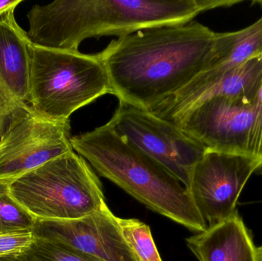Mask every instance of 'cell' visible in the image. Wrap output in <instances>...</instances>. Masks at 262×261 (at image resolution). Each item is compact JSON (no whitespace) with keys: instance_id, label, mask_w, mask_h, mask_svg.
<instances>
[{"instance_id":"cell-1","label":"cell","mask_w":262,"mask_h":261,"mask_svg":"<svg viewBox=\"0 0 262 261\" xmlns=\"http://www.w3.org/2000/svg\"><path fill=\"white\" fill-rule=\"evenodd\" d=\"M217 33L199 21L143 29L99 52L112 94L152 111L187 85L212 58Z\"/></svg>"},{"instance_id":"cell-2","label":"cell","mask_w":262,"mask_h":261,"mask_svg":"<svg viewBox=\"0 0 262 261\" xmlns=\"http://www.w3.org/2000/svg\"><path fill=\"white\" fill-rule=\"evenodd\" d=\"M242 0H57L35 5L28 12L32 45L78 51L84 40L143 29L177 26L199 14L229 7Z\"/></svg>"},{"instance_id":"cell-3","label":"cell","mask_w":262,"mask_h":261,"mask_svg":"<svg viewBox=\"0 0 262 261\" xmlns=\"http://www.w3.org/2000/svg\"><path fill=\"white\" fill-rule=\"evenodd\" d=\"M72 148L103 177L154 212L200 233L208 225L187 188L166 168L121 137L107 123L72 136Z\"/></svg>"},{"instance_id":"cell-4","label":"cell","mask_w":262,"mask_h":261,"mask_svg":"<svg viewBox=\"0 0 262 261\" xmlns=\"http://www.w3.org/2000/svg\"><path fill=\"white\" fill-rule=\"evenodd\" d=\"M107 93L112 94V84L99 53L31 44L29 101L38 114L69 121L72 113Z\"/></svg>"},{"instance_id":"cell-5","label":"cell","mask_w":262,"mask_h":261,"mask_svg":"<svg viewBox=\"0 0 262 261\" xmlns=\"http://www.w3.org/2000/svg\"><path fill=\"white\" fill-rule=\"evenodd\" d=\"M9 190L35 220L80 219L107 204L98 176L74 150L12 181Z\"/></svg>"},{"instance_id":"cell-6","label":"cell","mask_w":262,"mask_h":261,"mask_svg":"<svg viewBox=\"0 0 262 261\" xmlns=\"http://www.w3.org/2000/svg\"><path fill=\"white\" fill-rule=\"evenodd\" d=\"M176 126L206 150L262 159V87L252 94L204 101Z\"/></svg>"},{"instance_id":"cell-7","label":"cell","mask_w":262,"mask_h":261,"mask_svg":"<svg viewBox=\"0 0 262 261\" xmlns=\"http://www.w3.org/2000/svg\"><path fill=\"white\" fill-rule=\"evenodd\" d=\"M108 124L187 188L194 167L206 152L201 144L172 123L128 104L120 103Z\"/></svg>"},{"instance_id":"cell-8","label":"cell","mask_w":262,"mask_h":261,"mask_svg":"<svg viewBox=\"0 0 262 261\" xmlns=\"http://www.w3.org/2000/svg\"><path fill=\"white\" fill-rule=\"evenodd\" d=\"M69 121H53L31 107L0 138V182H11L73 151Z\"/></svg>"},{"instance_id":"cell-9","label":"cell","mask_w":262,"mask_h":261,"mask_svg":"<svg viewBox=\"0 0 262 261\" xmlns=\"http://www.w3.org/2000/svg\"><path fill=\"white\" fill-rule=\"evenodd\" d=\"M262 167V159L206 150L194 167L187 190L208 226L236 211L243 188Z\"/></svg>"},{"instance_id":"cell-10","label":"cell","mask_w":262,"mask_h":261,"mask_svg":"<svg viewBox=\"0 0 262 261\" xmlns=\"http://www.w3.org/2000/svg\"><path fill=\"white\" fill-rule=\"evenodd\" d=\"M35 239L58 242L104 261H137L107 204L84 217L71 220H35Z\"/></svg>"},{"instance_id":"cell-11","label":"cell","mask_w":262,"mask_h":261,"mask_svg":"<svg viewBox=\"0 0 262 261\" xmlns=\"http://www.w3.org/2000/svg\"><path fill=\"white\" fill-rule=\"evenodd\" d=\"M31 42L14 12L0 18V138L31 109Z\"/></svg>"},{"instance_id":"cell-12","label":"cell","mask_w":262,"mask_h":261,"mask_svg":"<svg viewBox=\"0 0 262 261\" xmlns=\"http://www.w3.org/2000/svg\"><path fill=\"white\" fill-rule=\"evenodd\" d=\"M262 87V55L246 61L212 84L186 93H177L150 111L176 125L186 113L204 101L217 97L252 94Z\"/></svg>"},{"instance_id":"cell-13","label":"cell","mask_w":262,"mask_h":261,"mask_svg":"<svg viewBox=\"0 0 262 261\" xmlns=\"http://www.w3.org/2000/svg\"><path fill=\"white\" fill-rule=\"evenodd\" d=\"M199 261H256L257 248L238 210L186 239Z\"/></svg>"},{"instance_id":"cell-14","label":"cell","mask_w":262,"mask_h":261,"mask_svg":"<svg viewBox=\"0 0 262 261\" xmlns=\"http://www.w3.org/2000/svg\"><path fill=\"white\" fill-rule=\"evenodd\" d=\"M123 238L137 261H163L150 228L138 219L117 217Z\"/></svg>"},{"instance_id":"cell-15","label":"cell","mask_w":262,"mask_h":261,"mask_svg":"<svg viewBox=\"0 0 262 261\" xmlns=\"http://www.w3.org/2000/svg\"><path fill=\"white\" fill-rule=\"evenodd\" d=\"M9 183L0 182V234L31 231L35 219L13 199Z\"/></svg>"},{"instance_id":"cell-16","label":"cell","mask_w":262,"mask_h":261,"mask_svg":"<svg viewBox=\"0 0 262 261\" xmlns=\"http://www.w3.org/2000/svg\"><path fill=\"white\" fill-rule=\"evenodd\" d=\"M17 257L20 261H104L63 244L38 239Z\"/></svg>"},{"instance_id":"cell-17","label":"cell","mask_w":262,"mask_h":261,"mask_svg":"<svg viewBox=\"0 0 262 261\" xmlns=\"http://www.w3.org/2000/svg\"><path fill=\"white\" fill-rule=\"evenodd\" d=\"M32 231L0 234V257L18 255L29 249L35 242Z\"/></svg>"},{"instance_id":"cell-18","label":"cell","mask_w":262,"mask_h":261,"mask_svg":"<svg viewBox=\"0 0 262 261\" xmlns=\"http://www.w3.org/2000/svg\"><path fill=\"white\" fill-rule=\"evenodd\" d=\"M23 3V0H0V18L10 12Z\"/></svg>"},{"instance_id":"cell-19","label":"cell","mask_w":262,"mask_h":261,"mask_svg":"<svg viewBox=\"0 0 262 261\" xmlns=\"http://www.w3.org/2000/svg\"><path fill=\"white\" fill-rule=\"evenodd\" d=\"M0 261H20L18 260L17 255L5 256V257H0Z\"/></svg>"},{"instance_id":"cell-20","label":"cell","mask_w":262,"mask_h":261,"mask_svg":"<svg viewBox=\"0 0 262 261\" xmlns=\"http://www.w3.org/2000/svg\"><path fill=\"white\" fill-rule=\"evenodd\" d=\"M256 261H262V245L257 248Z\"/></svg>"}]
</instances>
